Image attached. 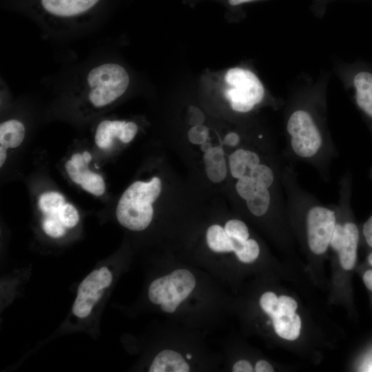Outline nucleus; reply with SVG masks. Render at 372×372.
Returning <instances> with one entry per match:
<instances>
[{"label":"nucleus","mask_w":372,"mask_h":372,"mask_svg":"<svg viewBox=\"0 0 372 372\" xmlns=\"http://www.w3.org/2000/svg\"><path fill=\"white\" fill-rule=\"evenodd\" d=\"M363 282L366 287L372 291V269H369L364 273Z\"/></svg>","instance_id":"31"},{"label":"nucleus","mask_w":372,"mask_h":372,"mask_svg":"<svg viewBox=\"0 0 372 372\" xmlns=\"http://www.w3.org/2000/svg\"><path fill=\"white\" fill-rule=\"evenodd\" d=\"M235 187L239 197L244 201H246L254 194L256 189V184L251 177L245 171L244 175L238 178Z\"/></svg>","instance_id":"22"},{"label":"nucleus","mask_w":372,"mask_h":372,"mask_svg":"<svg viewBox=\"0 0 372 372\" xmlns=\"http://www.w3.org/2000/svg\"><path fill=\"white\" fill-rule=\"evenodd\" d=\"M226 82L232 87L225 96L231 108L239 112H248L260 103L265 94L263 86L251 71L235 68L229 70L225 75Z\"/></svg>","instance_id":"4"},{"label":"nucleus","mask_w":372,"mask_h":372,"mask_svg":"<svg viewBox=\"0 0 372 372\" xmlns=\"http://www.w3.org/2000/svg\"><path fill=\"white\" fill-rule=\"evenodd\" d=\"M355 101L359 108L372 118V74L358 72L353 79Z\"/></svg>","instance_id":"12"},{"label":"nucleus","mask_w":372,"mask_h":372,"mask_svg":"<svg viewBox=\"0 0 372 372\" xmlns=\"http://www.w3.org/2000/svg\"><path fill=\"white\" fill-rule=\"evenodd\" d=\"M296 301L291 297H278L276 311L271 317L275 332L287 340H296L300 333L301 320L296 313Z\"/></svg>","instance_id":"6"},{"label":"nucleus","mask_w":372,"mask_h":372,"mask_svg":"<svg viewBox=\"0 0 372 372\" xmlns=\"http://www.w3.org/2000/svg\"><path fill=\"white\" fill-rule=\"evenodd\" d=\"M59 217L65 228L75 227L79 220V215L76 209L72 204L66 202L61 205Z\"/></svg>","instance_id":"21"},{"label":"nucleus","mask_w":372,"mask_h":372,"mask_svg":"<svg viewBox=\"0 0 372 372\" xmlns=\"http://www.w3.org/2000/svg\"><path fill=\"white\" fill-rule=\"evenodd\" d=\"M86 81L88 100L94 107H102L115 101L126 91L130 78L124 68L110 63L94 68Z\"/></svg>","instance_id":"3"},{"label":"nucleus","mask_w":372,"mask_h":372,"mask_svg":"<svg viewBox=\"0 0 372 372\" xmlns=\"http://www.w3.org/2000/svg\"><path fill=\"white\" fill-rule=\"evenodd\" d=\"M209 130L207 127L203 125H194L188 132L189 141L196 145H201L208 138Z\"/></svg>","instance_id":"24"},{"label":"nucleus","mask_w":372,"mask_h":372,"mask_svg":"<svg viewBox=\"0 0 372 372\" xmlns=\"http://www.w3.org/2000/svg\"><path fill=\"white\" fill-rule=\"evenodd\" d=\"M161 181L158 177L149 182L136 181L121 196L116 209L119 223L132 231H142L153 218L152 203L161 192Z\"/></svg>","instance_id":"2"},{"label":"nucleus","mask_w":372,"mask_h":372,"mask_svg":"<svg viewBox=\"0 0 372 372\" xmlns=\"http://www.w3.org/2000/svg\"><path fill=\"white\" fill-rule=\"evenodd\" d=\"M112 281V275L106 267L92 271L79 285L72 312L78 318L90 315L94 305L101 298L105 288Z\"/></svg>","instance_id":"5"},{"label":"nucleus","mask_w":372,"mask_h":372,"mask_svg":"<svg viewBox=\"0 0 372 372\" xmlns=\"http://www.w3.org/2000/svg\"><path fill=\"white\" fill-rule=\"evenodd\" d=\"M25 137V127L17 120L11 119L0 125V144L5 148H16L23 142Z\"/></svg>","instance_id":"15"},{"label":"nucleus","mask_w":372,"mask_h":372,"mask_svg":"<svg viewBox=\"0 0 372 372\" xmlns=\"http://www.w3.org/2000/svg\"><path fill=\"white\" fill-rule=\"evenodd\" d=\"M367 371H372V365L371 366V367L369 368Z\"/></svg>","instance_id":"37"},{"label":"nucleus","mask_w":372,"mask_h":372,"mask_svg":"<svg viewBox=\"0 0 372 372\" xmlns=\"http://www.w3.org/2000/svg\"><path fill=\"white\" fill-rule=\"evenodd\" d=\"M169 277L168 275L154 280L149 285L148 297L149 300L155 304H161L168 293Z\"/></svg>","instance_id":"18"},{"label":"nucleus","mask_w":372,"mask_h":372,"mask_svg":"<svg viewBox=\"0 0 372 372\" xmlns=\"http://www.w3.org/2000/svg\"><path fill=\"white\" fill-rule=\"evenodd\" d=\"M232 371L234 372H252L254 370L248 361L242 360L234 364Z\"/></svg>","instance_id":"27"},{"label":"nucleus","mask_w":372,"mask_h":372,"mask_svg":"<svg viewBox=\"0 0 372 372\" xmlns=\"http://www.w3.org/2000/svg\"><path fill=\"white\" fill-rule=\"evenodd\" d=\"M250 0H229V3L232 6L238 5Z\"/></svg>","instance_id":"34"},{"label":"nucleus","mask_w":372,"mask_h":372,"mask_svg":"<svg viewBox=\"0 0 372 372\" xmlns=\"http://www.w3.org/2000/svg\"><path fill=\"white\" fill-rule=\"evenodd\" d=\"M362 233L367 245L372 247V215L364 224Z\"/></svg>","instance_id":"26"},{"label":"nucleus","mask_w":372,"mask_h":372,"mask_svg":"<svg viewBox=\"0 0 372 372\" xmlns=\"http://www.w3.org/2000/svg\"><path fill=\"white\" fill-rule=\"evenodd\" d=\"M180 304L172 300H166L160 305L161 309L166 313H174Z\"/></svg>","instance_id":"29"},{"label":"nucleus","mask_w":372,"mask_h":372,"mask_svg":"<svg viewBox=\"0 0 372 372\" xmlns=\"http://www.w3.org/2000/svg\"><path fill=\"white\" fill-rule=\"evenodd\" d=\"M192 358V355L187 354V358L190 359Z\"/></svg>","instance_id":"36"},{"label":"nucleus","mask_w":372,"mask_h":372,"mask_svg":"<svg viewBox=\"0 0 372 372\" xmlns=\"http://www.w3.org/2000/svg\"><path fill=\"white\" fill-rule=\"evenodd\" d=\"M213 147L211 146V143L209 142L205 141L203 144H201V149L203 152H207L209 150H210Z\"/></svg>","instance_id":"33"},{"label":"nucleus","mask_w":372,"mask_h":372,"mask_svg":"<svg viewBox=\"0 0 372 372\" xmlns=\"http://www.w3.org/2000/svg\"><path fill=\"white\" fill-rule=\"evenodd\" d=\"M368 261L369 264L372 266V253L369 254L368 257Z\"/></svg>","instance_id":"35"},{"label":"nucleus","mask_w":372,"mask_h":372,"mask_svg":"<svg viewBox=\"0 0 372 372\" xmlns=\"http://www.w3.org/2000/svg\"><path fill=\"white\" fill-rule=\"evenodd\" d=\"M229 167L234 178L238 179L244 175L247 167L245 148L237 149L229 156Z\"/></svg>","instance_id":"20"},{"label":"nucleus","mask_w":372,"mask_h":372,"mask_svg":"<svg viewBox=\"0 0 372 372\" xmlns=\"http://www.w3.org/2000/svg\"><path fill=\"white\" fill-rule=\"evenodd\" d=\"M256 372H273V368L268 362L261 360L257 362L255 366Z\"/></svg>","instance_id":"30"},{"label":"nucleus","mask_w":372,"mask_h":372,"mask_svg":"<svg viewBox=\"0 0 372 372\" xmlns=\"http://www.w3.org/2000/svg\"><path fill=\"white\" fill-rule=\"evenodd\" d=\"M238 260L244 263L255 261L260 254V247L254 239L249 238L240 242L234 240V251Z\"/></svg>","instance_id":"17"},{"label":"nucleus","mask_w":372,"mask_h":372,"mask_svg":"<svg viewBox=\"0 0 372 372\" xmlns=\"http://www.w3.org/2000/svg\"><path fill=\"white\" fill-rule=\"evenodd\" d=\"M203 159L208 178L216 183L223 180L227 175V167L223 149L212 147L205 153Z\"/></svg>","instance_id":"14"},{"label":"nucleus","mask_w":372,"mask_h":372,"mask_svg":"<svg viewBox=\"0 0 372 372\" xmlns=\"http://www.w3.org/2000/svg\"><path fill=\"white\" fill-rule=\"evenodd\" d=\"M240 140V137L237 133L230 132L225 136L223 143L229 147H235L239 143Z\"/></svg>","instance_id":"28"},{"label":"nucleus","mask_w":372,"mask_h":372,"mask_svg":"<svg viewBox=\"0 0 372 372\" xmlns=\"http://www.w3.org/2000/svg\"><path fill=\"white\" fill-rule=\"evenodd\" d=\"M6 150H7L6 148H5L3 146H0V167H1L4 165L6 158H7Z\"/></svg>","instance_id":"32"},{"label":"nucleus","mask_w":372,"mask_h":372,"mask_svg":"<svg viewBox=\"0 0 372 372\" xmlns=\"http://www.w3.org/2000/svg\"><path fill=\"white\" fill-rule=\"evenodd\" d=\"M224 229L231 238L236 241L242 242L249 239V229L240 220H229L226 223Z\"/></svg>","instance_id":"19"},{"label":"nucleus","mask_w":372,"mask_h":372,"mask_svg":"<svg viewBox=\"0 0 372 372\" xmlns=\"http://www.w3.org/2000/svg\"><path fill=\"white\" fill-rule=\"evenodd\" d=\"M168 293L163 301L172 300L180 304L194 290L196 286L195 277L187 269L174 270L168 275Z\"/></svg>","instance_id":"9"},{"label":"nucleus","mask_w":372,"mask_h":372,"mask_svg":"<svg viewBox=\"0 0 372 372\" xmlns=\"http://www.w3.org/2000/svg\"><path fill=\"white\" fill-rule=\"evenodd\" d=\"M189 366L183 357L172 350H163L154 359L149 372H188Z\"/></svg>","instance_id":"11"},{"label":"nucleus","mask_w":372,"mask_h":372,"mask_svg":"<svg viewBox=\"0 0 372 372\" xmlns=\"http://www.w3.org/2000/svg\"><path fill=\"white\" fill-rule=\"evenodd\" d=\"M125 123L124 121L118 120L101 121L96 130V145L101 149H107L110 147L115 137L121 141Z\"/></svg>","instance_id":"13"},{"label":"nucleus","mask_w":372,"mask_h":372,"mask_svg":"<svg viewBox=\"0 0 372 372\" xmlns=\"http://www.w3.org/2000/svg\"><path fill=\"white\" fill-rule=\"evenodd\" d=\"M278 297L271 291L264 293L260 298L262 309L271 318L276 311Z\"/></svg>","instance_id":"23"},{"label":"nucleus","mask_w":372,"mask_h":372,"mask_svg":"<svg viewBox=\"0 0 372 372\" xmlns=\"http://www.w3.org/2000/svg\"><path fill=\"white\" fill-rule=\"evenodd\" d=\"M99 0H41L43 8L49 13L61 17H73L85 12Z\"/></svg>","instance_id":"10"},{"label":"nucleus","mask_w":372,"mask_h":372,"mask_svg":"<svg viewBox=\"0 0 372 372\" xmlns=\"http://www.w3.org/2000/svg\"><path fill=\"white\" fill-rule=\"evenodd\" d=\"M282 184L286 210L302 220L307 245L316 255L324 254L336 223V206L325 205L303 188L290 164L282 167Z\"/></svg>","instance_id":"1"},{"label":"nucleus","mask_w":372,"mask_h":372,"mask_svg":"<svg viewBox=\"0 0 372 372\" xmlns=\"http://www.w3.org/2000/svg\"><path fill=\"white\" fill-rule=\"evenodd\" d=\"M88 163L82 154L75 153L66 161L65 168L74 183L94 196H101L105 191V181L100 174L88 169Z\"/></svg>","instance_id":"7"},{"label":"nucleus","mask_w":372,"mask_h":372,"mask_svg":"<svg viewBox=\"0 0 372 372\" xmlns=\"http://www.w3.org/2000/svg\"><path fill=\"white\" fill-rule=\"evenodd\" d=\"M65 203L64 196L56 192H45L39 198L38 205L43 214L42 229L50 237L61 238L66 233L67 228L59 217V209Z\"/></svg>","instance_id":"8"},{"label":"nucleus","mask_w":372,"mask_h":372,"mask_svg":"<svg viewBox=\"0 0 372 372\" xmlns=\"http://www.w3.org/2000/svg\"><path fill=\"white\" fill-rule=\"evenodd\" d=\"M206 240L208 247L214 252L227 253L234 251V240L218 225H213L207 229Z\"/></svg>","instance_id":"16"},{"label":"nucleus","mask_w":372,"mask_h":372,"mask_svg":"<svg viewBox=\"0 0 372 372\" xmlns=\"http://www.w3.org/2000/svg\"><path fill=\"white\" fill-rule=\"evenodd\" d=\"M187 119L190 125H202L205 121V116L200 109L194 106H190L187 110Z\"/></svg>","instance_id":"25"}]
</instances>
